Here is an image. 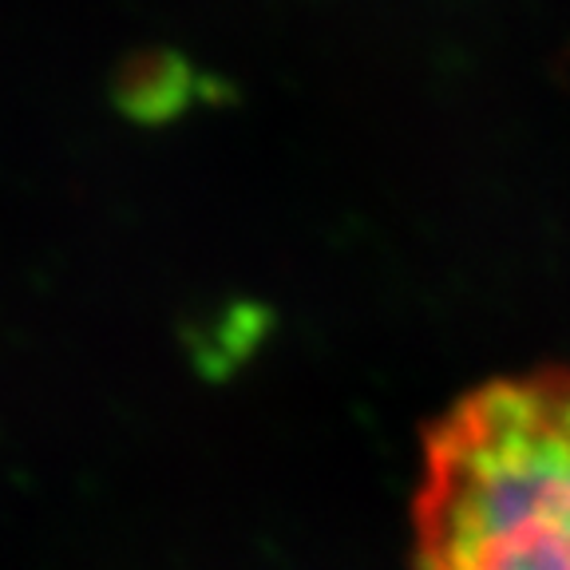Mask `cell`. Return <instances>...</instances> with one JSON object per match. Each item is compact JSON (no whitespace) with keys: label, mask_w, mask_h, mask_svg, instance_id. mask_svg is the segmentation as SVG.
<instances>
[{"label":"cell","mask_w":570,"mask_h":570,"mask_svg":"<svg viewBox=\"0 0 570 570\" xmlns=\"http://www.w3.org/2000/svg\"><path fill=\"white\" fill-rule=\"evenodd\" d=\"M412 570H570V368L488 381L428 428Z\"/></svg>","instance_id":"cell-1"}]
</instances>
